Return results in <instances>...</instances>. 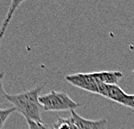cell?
<instances>
[{"label":"cell","mask_w":134,"mask_h":129,"mask_svg":"<svg viewBox=\"0 0 134 129\" xmlns=\"http://www.w3.org/2000/svg\"><path fill=\"white\" fill-rule=\"evenodd\" d=\"M46 83L40 85L33 89L25 92L7 94V101L13 105L16 112L24 117L26 120H32L36 122H42L41 113L42 108L39 101L40 92L42 90Z\"/></svg>","instance_id":"cell-1"},{"label":"cell","mask_w":134,"mask_h":129,"mask_svg":"<svg viewBox=\"0 0 134 129\" xmlns=\"http://www.w3.org/2000/svg\"><path fill=\"white\" fill-rule=\"evenodd\" d=\"M39 101L42 105V110L51 112H71L82 106L75 102L67 93L58 92L55 90H51L49 93L40 95Z\"/></svg>","instance_id":"cell-2"},{"label":"cell","mask_w":134,"mask_h":129,"mask_svg":"<svg viewBox=\"0 0 134 129\" xmlns=\"http://www.w3.org/2000/svg\"><path fill=\"white\" fill-rule=\"evenodd\" d=\"M65 79L71 85L93 94H98L99 88L102 85L97 72L68 74Z\"/></svg>","instance_id":"cell-3"},{"label":"cell","mask_w":134,"mask_h":129,"mask_svg":"<svg viewBox=\"0 0 134 129\" xmlns=\"http://www.w3.org/2000/svg\"><path fill=\"white\" fill-rule=\"evenodd\" d=\"M107 99L134 109V101L132 94H128L119 85L102 84L99 88L98 94Z\"/></svg>","instance_id":"cell-4"},{"label":"cell","mask_w":134,"mask_h":129,"mask_svg":"<svg viewBox=\"0 0 134 129\" xmlns=\"http://www.w3.org/2000/svg\"><path fill=\"white\" fill-rule=\"evenodd\" d=\"M70 117L75 129H105L107 125V119L87 120L80 115L75 110L71 111Z\"/></svg>","instance_id":"cell-5"},{"label":"cell","mask_w":134,"mask_h":129,"mask_svg":"<svg viewBox=\"0 0 134 129\" xmlns=\"http://www.w3.org/2000/svg\"><path fill=\"white\" fill-rule=\"evenodd\" d=\"M99 81L102 84L118 85L119 82L123 76L120 71H99L97 72Z\"/></svg>","instance_id":"cell-6"},{"label":"cell","mask_w":134,"mask_h":129,"mask_svg":"<svg viewBox=\"0 0 134 129\" xmlns=\"http://www.w3.org/2000/svg\"><path fill=\"white\" fill-rule=\"evenodd\" d=\"M23 3V1H12L11 4L9 7V10H8L6 15H5V18H4L2 22V24H1V27H0V44H1L2 40H3V37L4 36V33H5V30H7V27L9 25L10 22L12 17L15 13V11L16 10V9L18 8V6Z\"/></svg>","instance_id":"cell-7"},{"label":"cell","mask_w":134,"mask_h":129,"mask_svg":"<svg viewBox=\"0 0 134 129\" xmlns=\"http://www.w3.org/2000/svg\"><path fill=\"white\" fill-rule=\"evenodd\" d=\"M52 129H75L71 117L64 118L60 117L53 124Z\"/></svg>","instance_id":"cell-8"},{"label":"cell","mask_w":134,"mask_h":129,"mask_svg":"<svg viewBox=\"0 0 134 129\" xmlns=\"http://www.w3.org/2000/svg\"><path fill=\"white\" fill-rule=\"evenodd\" d=\"M16 112L15 108H0V129H3L4 127L5 122L9 119L10 114Z\"/></svg>","instance_id":"cell-9"},{"label":"cell","mask_w":134,"mask_h":129,"mask_svg":"<svg viewBox=\"0 0 134 129\" xmlns=\"http://www.w3.org/2000/svg\"><path fill=\"white\" fill-rule=\"evenodd\" d=\"M27 124L29 129H51L47 125L42 122H36L32 120H27Z\"/></svg>","instance_id":"cell-10"},{"label":"cell","mask_w":134,"mask_h":129,"mask_svg":"<svg viewBox=\"0 0 134 129\" xmlns=\"http://www.w3.org/2000/svg\"><path fill=\"white\" fill-rule=\"evenodd\" d=\"M4 72H0V103L4 102L5 101H7L6 96L7 94L5 93L4 85H3V80H4Z\"/></svg>","instance_id":"cell-11"},{"label":"cell","mask_w":134,"mask_h":129,"mask_svg":"<svg viewBox=\"0 0 134 129\" xmlns=\"http://www.w3.org/2000/svg\"><path fill=\"white\" fill-rule=\"evenodd\" d=\"M132 98H133V101H134V94H132Z\"/></svg>","instance_id":"cell-12"}]
</instances>
